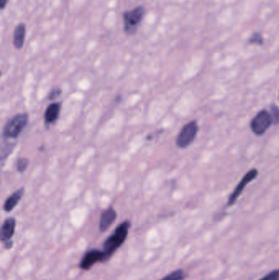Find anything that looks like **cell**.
<instances>
[{
	"mask_svg": "<svg viewBox=\"0 0 279 280\" xmlns=\"http://www.w3.org/2000/svg\"><path fill=\"white\" fill-rule=\"evenodd\" d=\"M131 227L130 220H125L116 228L114 232L104 241L102 246V253L104 255V262H107L116 252L125 243L129 231Z\"/></svg>",
	"mask_w": 279,
	"mask_h": 280,
	"instance_id": "1",
	"label": "cell"
},
{
	"mask_svg": "<svg viewBox=\"0 0 279 280\" xmlns=\"http://www.w3.org/2000/svg\"><path fill=\"white\" fill-rule=\"evenodd\" d=\"M145 8L142 5L136 6L131 10L125 11L122 14L123 30L127 35L137 34L139 28L144 18Z\"/></svg>",
	"mask_w": 279,
	"mask_h": 280,
	"instance_id": "2",
	"label": "cell"
},
{
	"mask_svg": "<svg viewBox=\"0 0 279 280\" xmlns=\"http://www.w3.org/2000/svg\"><path fill=\"white\" fill-rule=\"evenodd\" d=\"M29 121L27 113H19L6 123L3 130V137L5 140H15L22 134Z\"/></svg>",
	"mask_w": 279,
	"mask_h": 280,
	"instance_id": "3",
	"label": "cell"
},
{
	"mask_svg": "<svg viewBox=\"0 0 279 280\" xmlns=\"http://www.w3.org/2000/svg\"><path fill=\"white\" fill-rule=\"evenodd\" d=\"M198 130L199 127L197 121L192 120L186 124L176 138V145L178 148H186L191 145L197 137Z\"/></svg>",
	"mask_w": 279,
	"mask_h": 280,
	"instance_id": "4",
	"label": "cell"
},
{
	"mask_svg": "<svg viewBox=\"0 0 279 280\" xmlns=\"http://www.w3.org/2000/svg\"><path fill=\"white\" fill-rule=\"evenodd\" d=\"M273 124V118L266 110H262L251 121V129L255 135L261 136L269 130Z\"/></svg>",
	"mask_w": 279,
	"mask_h": 280,
	"instance_id": "5",
	"label": "cell"
},
{
	"mask_svg": "<svg viewBox=\"0 0 279 280\" xmlns=\"http://www.w3.org/2000/svg\"><path fill=\"white\" fill-rule=\"evenodd\" d=\"M258 175H259V171L256 169H252L242 177L241 181L237 184L234 190L232 191L231 195L230 196L229 200H228V207H232V206L234 205L238 198L242 195V192L244 190V188L247 187V185L250 182L253 181L258 176Z\"/></svg>",
	"mask_w": 279,
	"mask_h": 280,
	"instance_id": "6",
	"label": "cell"
},
{
	"mask_svg": "<svg viewBox=\"0 0 279 280\" xmlns=\"http://www.w3.org/2000/svg\"><path fill=\"white\" fill-rule=\"evenodd\" d=\"M98 262H104V255L102 251L98 250V249H92V250L88 251L85 253L82 259L80 260L79 267L81 270H90L91 268Z\"/></svg>",
	"mask_w": 279,
	"mask_h": 280,
	"instance_id": "7",
	"label": "cell"
},
{
	"mask_svg": "<svg viewBox=\"0 0 279 280\" xmlns=\"http://www.w3.org/2000/svg\"><path fill=\"white\" fill-rule=\"evenodd\" d=\"M116 218H117L116 210L113 207H110L109 208H107V210H105L102 213L101 217H100V231L101 232H106L111 227V225L115 222Z\"/></svg>",
	"mask_w": 279,
	"mask_h": 280,
	"instance_id": "8",
	"label": "cell"
},
{
	"mask_svg": "<svg viewBox=\"0 0 279 280\" xmlns=\"http://www.w3.org/2000/svg\"><path fill=\"white\" fill-rule=\"evenodd\" d=\"M16 222L15 218L10 217L3 221L1 227V242L4 243L6 241L12 240L13 236L15 233Z\"/></svg>",
	"mask_w": 279,
	"mask_h": 280,
	"instance_id": "9",
	"label": "cell"
},
{
	"mask_svg": "<svg viewBox=\"0 0 279 280\" xmlns=\"http://www.w3.org/2000/svg\"><path fill=\"white\" fill-rule=\"evenodd\" d=\"M24 193H25V188L22 187L18 188V190H16L13 194H11L4 202L3 210L6 212H11L22 200Z\"/></svg>",
	"mask_w": 279,
	"mask_h": 280,
	"instance_id": "10",
	"label": "cell"
},
{
	"mask_svg": "<svg viewBox=\"0 0 279 280\" xmlns=\"http://www.w3.org/2000/svg\"><path fill=\"white\" fill-rule=\"evenodd\" d=\"M26 35V25L25 23H21L17 25L13 32V45L17 49H22L24 46Z\"/></svg>",
	"mask_w": 279,
	"mask_h": 280,
	"instance_id": "11",
	"label": "cell"
},
{
	"mask_svg": "<svg viewBox=\"0 0 279 280\" xmlns=\"http://www.w3.org/2000/svg\"><path fill=\"white\" fill-rule=\"evenodd\" d=\"M61 108H62V103H58V102L51 103L47 107L45 113V120L46 124L49 125L58 120L59 114H60Z\"/></svg>",
	"mask_w": 279,
	"mask_h": 280,
	"instance_id": "12",
	"label": "cell"
},
{
	"mask_svg": "<svg viewBox=\"0 0 279 280\" xmlns=\"http://www.w3.org/2000/svg\"><path fill=\"white\" fill-rule=\"evenodd\" d=\"M187 277L186 272L183 269H178L172 272L169 273L164 277L160 280H185Z\"/></svg>",
	"mask_w": 279,
	"mask_h": 280,
	"instance_id": "13",
	"label": "cell"
},
{
	"mask_svg": "<svg viewBox=\"0 0 279 280\" xmlns=\"http://www.w3.org/2000/svg\"><path fill=\"white\" fill-rule=\"evenodd\" d=\"M248 43L251 44V45H259V46H261V45L264 44V36H263L261 33L256 31V32L253 33V34L250 36Z\"/></svg>",
	"mask_w": 279,
	"mask_h": 280,
	"instance_id": "14",
	"label": "cell"
},
{
	"mask_svg": "<svg viewBox=\"0 0 279 280\" xmlns=\"http://www.w3.org/2000/svg\"><path fill=\"white\" fill-rule=\"evenodd\" d=\"M28 165H29V160L27 158H22L18 159L16 166H17L18 172L24 173L27 169Z\"/></svg>",
	"mask_w": 279,
	"mask_h": 280,
	"instance_id": "15",
	"label": "cell"
},
{
	"mask_svg": "<svg viewBox=\"0 0 279 280\" xmlns=\"http://www.w3.org/2000/svg\"><path fill=\"white\" fill-rule=\"evenodd\" d=\"M258 280H279V269H274V270L267 273L266 275L260 278Z\"/></svg>",
	"mask_w": 279,
	"mask_h": 280,
	"instance_id": "16",
	"label": "cell"
},
{
	"mask_svg": "<svg viewBox=\"0 0 279 280\" xmlns=\"http://www.w3.org/2000/svg\"><path fill=\"white\" fill-rule=\"evenodd\" d=\"M13 144H8V145L4 146L2 148V153H1V160L3 163V161L5 160L6 158H8V156L10 155L12 151H13Z\"/></svg>",
	"mask_w": 279,
	"mask_h": 280,
	"instance_id": "17",
	"label": "cell"
},
{
	"mask_svg": "<svg viewBox=\"0 0 279 280\" xmlns=\"http://www.w3.org/2000/svg\"><path fill=\"white\" fill-rule=\"evenodd\" d=\"M270 114H271L272 118H273V123L274 125L279 124V108L278 106H272Z\"/></svg>",
	"mask_w": 279,
	"mask_h": 280,
	"instance_id": "18",
	"label": "cell"
},
{
	"mask_svg": "<svg viewBox=\"0 0 279 280\" xmlns=\"http://www.w3.org/2000/svg\"><path fill=\"white\" fill-rule=\"evenodd\" d=\"M61 94H62V90H61L60 88L53 89V90L49 93V94H48V99H49V100H54L56 98H58Z\"/></svg>",
	"mask_w": 279,
	"mask_h": 280,
	"instance_id": "19",
	"label": "cell"
},
{
	"mask_svg": "<svg viewBox=\"0 0 279 280\" xmlns=\"http://www.w3.org/2000/svg\"><path fill=\"white\" fill-rule=\"evenodd\" d=\"M3 243V248H5V249H8V250H9V249H11V248H13V242L12 240L6 241V242H4V243Z\"/></svg>",
	"mask_w": 279,
	"mask_h": 280,
	"instance_id": "20",
	"label": "cell"
},
{
	"mask_svg": "<svg viewBox=\"0 0 279 280\" xmlns=\"http://www.w3.org/2000/svg\"><path fill=\"white\" fill-rule=\"evenodd\" d=\"M8 1L9 0H0V9L1 10L5 9L6 7L8 5Z\"/></svg>",
	"mask_w": 279,
	"mask_h": 280,
	"instance_id": "21",
	"label": "cell"
},
{
	"mask_svg": "<svg viewBox=\"0 0 279 280\" xmlns=\"http://www.w3.org/2000/svg\"></svg>",
	"mask_w": 279,
	"mask_h": 280,
	"instance_id": "22",
	"label": "cell"
}]
</instances>
